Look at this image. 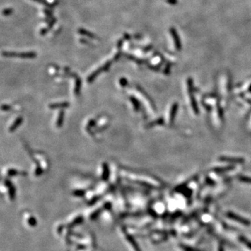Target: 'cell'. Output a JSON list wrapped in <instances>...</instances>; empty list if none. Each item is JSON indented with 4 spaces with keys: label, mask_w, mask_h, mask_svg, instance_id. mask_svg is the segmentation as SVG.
I'll return each mask as SVG.
<instances>
[{
    "label": "cell",
    "mask_w": 251,
    "mask_h": 251,
    "mask_svg": "<svg viewBox=\"0 0 251 251\" xmlns=\"http://www.w3.org/2000/svg\"><path fill=\"white\" fill-rule=\"evenodd\" d=\"M227 216H228V217L230 218V219L234 220V221H237V222H239V223H241V224H243L244 225H250V221H248L247 219L243 218V217H241V216H238L235 214L231 213V212H228V213L227 214Z\"/></svg>",
    "instance_id": "cell-1"
},
{
    "label": "cell",
    "mask_w": 251,
    "mask_h": 251,
    "mask_svg": "<svg viewBox=\"0 0 251 251\" xmlns=\"http://www.w3.org/2000/svg\"><path fill=\"white\" fill-rule=\"evenodd\" d=\"M220 160L221 161H224V162H228V163H243V158H228V157H221Z\"/></svg>",
    "instance_id": "cell-2"
},
{
    "label": "cell",
    "mask_w": 251,
    "mask_h": 251,
    "mask_svg": "<svg viewBox=\"0 0 251 251\" xmlns=\"http://www.w3.org/2000/svg\"><path fill=\"white\" fill-rule=\"evenodd\" d=\"M177 104L175 103L173 105H172L171 111H170V122H172V121L174 120V118H175V114H176V112L177 110Z\"/></svg>",
    "instance_id": "cell-3"
},
{
    "label": "cell",
    "mask_w": 251,
    "mask_h": 251,
    "mask_svg": "<svg viewBox=\"0 0 251 251\" xmlns=\"http://www.w3.org/2000/svg\"><path fill=\"white\" fill-rule=\"evenodd\" d=\"M69 105L67 103H55L51 105V107H66Z\"/></svg>",
    "instance_id": "cell-4"
},
{
    "label": "cell",
    "mask_w": 251,
    "mask_h": 251,
    "mask_svg": "<svg viewBox=\"0 0 251 251\" xmlns=\"http://www.w3.org/2000/svg\"><path fill=\"white\" fill-rule=\"evenodd\" d=\"M240 180L243 181V182L251 183V178H249V177H240Z\"/></svg>",
    "instance_id": "cell-5"
},
{
    "label": "cell",
    "mask_w": 251,
    "mask_h": 251,
    "mask_svg": "<svg viewBox=\"0 0 251 251\" xmlns=\"http://www.w3.org/2000/svg\"><path fill=\"white\" fill-rule=\"evenodd\" d=\"M241 241H242L243 243H244L248 247V248H250L251 249V242H250V241H247L246 239H243V238L241 239Z\"/></svg>",
    "instance_id": "cell-6"
}]
</instances>
